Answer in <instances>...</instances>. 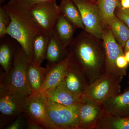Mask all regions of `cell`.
<instances>
[{"instance_id": "17", "label": "cell", "mask_w": 129, "mask_h": 129, "mask_svg": "<svg viewBox=\"0 0 129 129\" xmlns=\"http://www.w3.org/2000/svg\"><path fill=\"white\" fill-rule=\"evenodd\" d=\"M48 68H42L40 65L30 60L27 70V79L29 88L32 92L39 90L44 84Z\"/></svg>"}, {"instance_id": "7", "label": "cell", "mask_w": 129, "mask_h": 129, "mask_svg": "<svg viewBox=\"0 0 129 129\" xmlns=\"http://www.w3.org/2000/svg\"><path fill=\"white\" fill-rule=\"evenodd\" d=\"M80 105L65 106L52 101L46 98L47 113L58 129H80L79 112Z\"/></svg>"}, {"instance_id": "27", "label": "cell", "mask_w": 129, "mask_h": 129, "mask_svg": "<svg viewBox=\"0 0 129 129\" xmlns=\"http://www.w3.org/2000/svg\"><path fill=\"white\" fill-rule=\"evenodd\" d=\"M129 63L124 54L118 57L116 60V66L124 76L127 75V69Z\"/></svg>"}, {"instance_id": "31", "label": "cell", "mask_w": 129, "mask_h": 129, "mask_svg": "<svg viewBox=\"0 0 129 129\" xmlns=\"http://www.w3.org/2000/svg\"><path fill=\"white\" fill-rule=\"evenodd\" d=\"M120 4L123 8L129 9V0H120Z\"/></svg>"}, {"instance_id": "14", "label": "cell", "mask_w": 129, "mask_h": 129, "mask_svg": "<svg viewBox=\"0 0 129 129\" xmlns=\"http://www.w3.org/2000/svg\"><path fill=\"white\" fill-rule=\"evenodd\" d=\"M69 57L65 58L56 64L48 67L44 84L37 91L43 92L47 90L59 85L63 81L65 74L70 65Z\"/></svg>"}, {"instance_id": "10", "label": "cell", "mask_w": 129, "mask_h": 129, "mask_svg": "<svg viewBox=\"0 0 129 129\" xmlns=\"http://www.w3.org/2000/svg\"><path fill=\"white\" fill-rule=\"evenodd\" d=\"M106 56V73L124 76L116 66V61L118 57L124 54L123 49L114 37L107 26L103 28L102 37Z\"/></svg>"}, {"instance_id": "6", "label": "cell", "mask_w": 129, "mask_h": 129, "mask_svg": "<svg viewBox=\"0 0 129 129\" xmlns=\"http://www.w3.org/2000/svg\"><path fill=\"white\" fill-rule=\"evenodd\" d=\"M28 96L1 84L0 113L2 121L7 124L23 113Z\"/></svg>"}, {"instance_id": "34", "label": "cell", "mask_w": 129, "mask_h": 129, "mask_svg": "<svg viewBox=\"0 0 129 129\" xmlns=\"http://www.w3.org/2000/svg\"><path fill=\"white\" fill-rule=\"evenodd\" d=\"M5 0H0V4H1V6L3 4V3L5 2Z\"/></svg>"}, {"instance_id": "16", "label": "cell", "mask_w": 129, "mask_h": 129, "mask_svg": "<svg viewBox=\"0 0 129 129\" xmlns=\"http://www.w3.org/2000/svg\"><path fill=\"white\" fill-rule=\"evenodd\" d=\"M67 48L59 41L55 32L49 36L45 59L47 67H50L60 62L68 55Z\"/></svg>"}, {"instance_id": "12", "label": "cell", "mask_w": 129, "mask_h": 129, "mask_svg": "<svg viewBox=\"0 0 129 129\" xmlns=\"http://www.w3.org/2000/svg\"><path fill=\"white\" fill-rule=\"evenodd\" d=\"M47 98L52 101L67 106L80 105L86 98V95L79 94L70 91L62 82L54 88L43 92Z\"/></svg>"}, {"instance_id": "32", "label": "cell", "mask_w": 129, "mask_h": 129, "mask_svg": "<svg viewBox=\"0 0 129 129\" xmlns=\"http://www.w3.org/2000/svg\"><path fill=\"white\" fill-rule=\"evenodd\" d=\"M123 51L124 52L127 51H129V39L126 42L125 45L123 48Z\"/></svg>"}, {"instance_id": "36", "label": "cell", "mask_w": 129, "mask_h": 129, "mask_svg": "<svg viewBox=\"0 0 129 129\" xmlns=\"http://www.w3.org/2000/svg\"><path fill=\"white\" fill-rule=\"evenodd\" d=\"M87 1H94L93 0H87Z\"/></svg>"}, {"instance_id": "8", "label": "cell", "mask_w": 129, "mask_h": 129, "mask_svg": "<svg viewBox=\"0 0 129 129\" xmlns=\"http://www.w3.org/2000/svg\"><path fill=\"white\" fill-rule=\"evenodd\" d=\"M27 120L36 122L47 129H58L49 117L46 106V97L43 92H32L28 98L24 112Z\"/></svg>"}, {"instance_id": "35", "label": "cell", "mask_w": 129, "mask_h": 129, "mask_svg": "<svg viewBox=\"0 0 129 129\" xmlns=\"http://www.w3.org/2000/svg\"><path fill=\"white\" fill-rule=\"evenodd\" d=\"M128 84L129 85V74L128 75Z\"/></svg>"}, {"instance_id": "2", "label": "cell", "mask_w": 129, "mask_h": 129, "mask_svg": "<svg viewBox=\"0 0 129 129\" xmlns=\"http://www.w3.org/2000/svg\"><path fill=\"white\" fill-rule=\"evenodd\" d=\"M2 7L11 18L8 35L17 42L32 60V41L41 31L32 20L27 8L14 0H10Z\"/></svg>"}, {"instance_id": "37", "label": "cell", "mask_w": 129, "mask_h": 129, "mask_svg": "<svg viewBox=\"0 0 129 129\" xmlns=\"http://www.w3.org/2000/svg\"><path fill=\"white\" fill-rule=\"evenodd\" d=\"M93 1H94L95 2H96L97 1V0H93Z\"/></svg>"}, {"instance_id": "29", "label": "cell", "mask_w": 129, "mask_h": 129, "mask_svg": "<svg viewBox=\"0 0 129 129\" xmlns=\"http://www.w3.org/2000/svg\"><path fill=\"white\" fill-rule=\"evenodd\" d=\"M20 5L28 8L33 5L40 3L48 1L51 0H14Z\"/></svg>"}, {"instance_id": "30", "label": "cell", "mask_w": 129, "mask_h": 129, "mask_svg": "<svg viewBox=\"0 0 129 129\" xmlns=\"http://www.w3.org/2000/svg\"><path fill=\"white\" fill-rule=\"evenodd\" d=\"M27 128L28 129H43L44 127L36 122L27 119Z\"/></svg>"}, {"instance_id": "1", "label": "cell", "mask_w": 129, "mask_h": 129, "mask_svg": "<svg viewBox=\"0 0 129 129\" xmlns=\"http://www.w3.org/2000/svg\"><path fill=\"white\" fill-rule=\"evenodd\" d=\"M67 50L70 64L84 74L90 85L106 73L102 39L83 30L74 38Z\"/></svg>"}, {"instance_id": "26", "label": "cell", "mask_w": 129, "mask_h": 129, "mask_svg": "<svg viewBox=\"0 0 129 129\" xmlns=\"http://www.w3.org/2000/svg\"><path fill=\"white\" fill-rule=\"evenodd\" d=\"M115 14L129 28V9H124L120 5L116 8Z\"/></svg>"}, {"instance_id": "28", "label": "cell", "mask_w": 129, "mask_h": 129, "mask_svg": "<svg viewBox=\"0 0 129 129\" xmlns=\"http://www.w3.org/2000/svg\"><path fill=\"white\" fill-rule=\"evenodd\" d=\"M21 114L12 123L7 126L6 129H21L24 128V125H27V121L24 122L23 115Z\"/></svg>"}, {"instance_id": "9", "label": "cell", "mask_w": 129, "mask_h": 129, "mask_svg": "<svg viewBox=\"0 0 129 129\" xmlns=\"http://www.w3.org/2000/svg\"><path fill=\"white\" fill-rule=\"evenodd\" d=\"M79 9L84 30L102 39L103 24L96 2L87 0H73Z\"/></svg>"}, {"instance_id": "5", "label": "cell", "mask_w": 129, "mask_h": 129, "mask_svg": "<svg viewBox=\"0 0 129 129\" xmlns=\"http://www.w3.org/2000/svg\"><path fill=\"white\" fill-rule=\"evenodd\" d=\"M124 76L105 73L90 85L86 93L88 99L101 105L108 99L121 93Z\"/></svg>"}, {"instance_id": "15", "label": "cell", "mask_w": 129, "mask_h": 129, "mask_svg": "<svg viewBox=\"0 0 129 129\" xmlns=\"http://www.w3.org/2000/svg\"><path fill=\"white\" fill-rule=\"evenodd\" d=\"M62 83L70 91L82 95H86L90 85L84 74L71 64L67 70Z\"/></svg>"}, {"instance_id": "19", "label": "cell", "mask_w": 129, "mask_h": 129, "mask_svg": "<svg viewBox=\"0 0 129 129\" xmlns=\"http://www.w3.org/2000/svg\"><path fill=\"white\" fill-rule=\"evenodd\" d=\"M59 6L61 14L75 29L84 30L80 13L73 0H61Z\"/></svg>"}, {"instance_id": "20", "label": "cell", "mask_w": 129, "mask_h": 129, "mask_svg": "<svg viewBox=\"0 0 129 129\" xmlns=\"http://www.w3.org/2000/svg\"><path fill=\"white\" fill-rule=\"evenodd\" d=\"M75 30L74 26L61 14L56 23L54 32L64 48H67L73 39Z\"/></svg>"}, {"instance_id": "3", "label": "cell", "mask_w": 129, "mask_h": 129, "mask_svg": "<svg viewBox=\"0 0 129 129\" xmlns=\"http://www.w3.org/2000/svg\"><path fill=\"white\" fill-rule=\"evenodd\" d=\"M30 60L23 49L19 46L14 54L11 68L3 76L1 84L27 95L32 94L27 79V68Z\"/></svg>"}, {"instance_id": "24", "label": "cell", "mask_w": 129, "mask_h": 129, "mask_svg": "<svg viewBox=\"0 0 129 129\" xmlns=\"http://www.w3.org/2000/svg\"><path fill=\"white\" fill-rule=\"evenodd\" d=\"M96 129H129V117L104 115Z\"/></svg>"}, {"instance_id": "21", "label": "cell", "mask_w": 129, "mask_h": 129, "mask_svg": "<svg viewBox=\"0 0 129 129\" xmlns=\"http://www.w3.org/2000/svg\"><path fill=\"white\" fill-rule=\"evenodd\" d=\"M49 36L41 32L33 40L32 61L41 65L45 59Z\"/></svg>"}, {"instance_id": "18", "label": "cell", "mask_w": 129, "mask_h": 129, "mask_svg": "<svg viewBox=\"0 0 129 129\" xmlns=\"http://www.w3.org/2000/svg\"><path fill=\"white\" fill-rule=\"evenodd\" d=\"M5 37L1 38L0 41V64L6 75L11 68L14 54L19 46L15 44L11 39Z\"/></svg>"}, {"instance_id": "22", "label": "cell", "mask_w": 129, "mask_h": 129, "mask_svg": "<svg viewBox=\"0 0 129 129\" xmlns=\"http://www.w3.org/2000/svg\"><path fill=\"white\" fill-rule=\"evenodd\" d=\"M106 26L109 28L115 39L123 49L129 39V28L127 25L115 15Z\"/></svg>"}, {"instance_id": "11", "label": "cell", "mask_w": 129, "mask_h": 129, "mask_svg": "<svg viewBox=\"0 0 129 129\" xmlns=\"http://www.w3.org/2000/svg\"><path fill=\"white\" fill-rule=\"evenodd\" d=\"M104 115L102 105L86 98L80 107V129H96Z\"/></svg>"}, {"instance_id": "33", "label": "cell", "mask_w": 129, "mask_h": 129, "mask_svg": "<svg viewBox=\"0 0 129 129\" xmlns=\"http://www.w3.org/2000/svg\"><path fill=\"white\" fill-rule=\"evenodd\" d=\"M124 55L127 59V61L129 63V51H127L124 52Z\"/></svg>"}, {"instance_id": "23", "label": "cell", "mask_w": 129, "mask_h": 129, "mask_svg": "<svg viewBox=\"0 0 129 129\" xmlns=\"http://www.w3.org/2000/svg\"><path fill=\"white\" fill-rule=\"evenodd\" d=\"M96 4L103 27L115 16L116 8L121 5L120 0H97Z\"/></svg>"}, {"instance_id": "4", "label": "cell", "mask_w": 129, "mask_h": 129, "mask_svg": "<svg viewBox=\"0 0 129 129\" xmlns=\"http://www.w3.org/2000/svg\"><path fill=\"white\" fill-rule=\"evenodd\" d=\"M28 9L32 20L41 32L48 36L54 33L56 23L61 14L56 0L37 3Z\"/></svg>"}, {"instance_id": "13", "label": "cell", "mask_w": 129, "mask_h": 129, "mask_svg": "<svg viewBox=\"0 0 129 129\" xmlns=\"http://www.w3.org/2000/svg\"><path fill=\"white\" fill-rule=\"evenodd\" d=\"M101 105L104 115L129 117V86L122 93L112 97Z\"/></svg>"}, {"instance_id": "25", "label": "cell", "mask_w": 129, "mask_h": 129, "mask_svg": "<svg viewBox=\"0 0 129 129\" xmlns=\"http://www.w3.org/2000/svg\"><path fill=\"white\" fill-rule=\"evenodd\" d=\"M11 22L9 13L2 6L0 7V39L7 35V30Z\"/></svg>"}]
</instances>
